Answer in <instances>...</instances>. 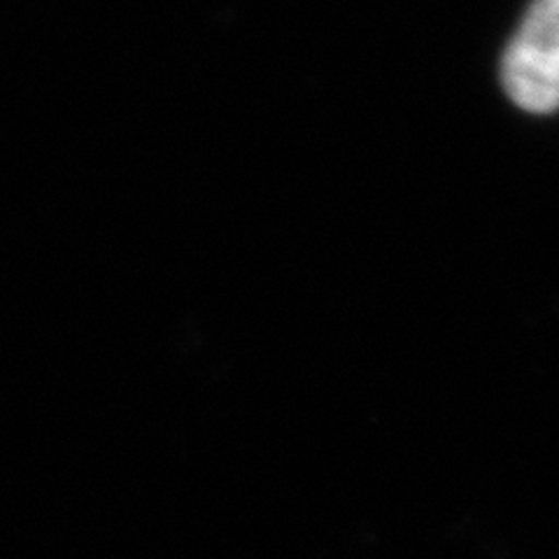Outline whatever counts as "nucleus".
I'll return each instance as SVG.
<instances>
[{
    "instance_id": "1",
    "label": "nucleus",
    "mask_w": 559,
    "mask_h": 559,
    "mask_svg": "<svg viewBox=\"0 0 559 559\" xmlns=\"http://www.w3.org/2000/svg\"><path fill=\"white\" fill-rule=\"evenodd\" d=\"M501 80L522 110L559 108V0H534L506 49Z\"/></svg>"
}]
</instances>
